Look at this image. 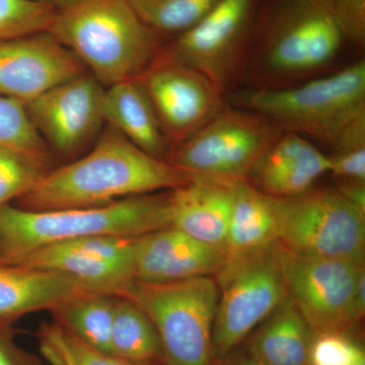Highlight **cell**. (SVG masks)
Wrapping results in <instances>:
<instances>
[{
	"label": "cell",
	"mask_w": 365,
	"mask_h": 365,
	"mask_svg": "<svg viewBox=\"0 0 365 365\" xmlns=\"http://www.w3.org/2000/svg\"><path fill=\"white\" fill-rule=\"evenodd\" d=\"M91 294L98 292L62 273L0 265V322L14 323L26 314L50 312L67 300Z\"/></svg>",
	"instance_id": "obj_19"
},
{
	"label": "cell",
	"mask_w": 365,
	"mask_h": 365,
	"mask_svg": "<svg viewBox=\"0 0 365 365\" xmlns=\"http://www.w3.org/2000/svg\"><path fill=\"white\" fill-rule=\"evenodd\" d=\"M105 117L139 150L165 160L169 141L145 88L138 79H130L106 88Z\"/></svg>",
	"instance_id": "obj_20"
},
{
	"label": "cell",
	"mask_w": 365,
	"mask_h": 365,
	"mask_svg": "<svg viewBox=\"0 0 365 365\" xmlns=\"http://www.w3.org/2000/svg\"><path fill=\"white\" fill-rule=\"evenodd\" d=\"M135 237L98 235L46 247L13 266L55 271L98 294L122 297L134 280Z\"/></svg>",
	"instance_id": "obj_14"
},
{
	"label": "cell",
	"mask_w": 365,
	"mask_h": 365,
	"mask_svg": "<svg viewBox=\"0 0 365 365\" xmlns=\"http://www.w3.org/2000/svg\"><path fill=\"white\" fill-rule=\"evenodd\" d=\"M39 339L43 354L54 365H134L91 347L55 323L41 327Z\"/></svg>",
	"instance_id": "obj_27"
},
{
	"label": "cell",
	"mask_w": 365,
	"mask_h": 365,
	"mask_svg": "<svg viewBox=\"0 0 365 365\" xmlns=\"http://www.w3.org/2000/svg\"><path fill=\"white\" fill-rule=\"evenodd\" d=\"M364 354L344 332L314 334L309 365H353Z\"/></svg>",
	"instance_id": "obj_31"
},
{
	"label": "cell",
	"mask_w": 365,
	"mask_h": 365,
	"mask_svg": "<svg viewBox=\"0 0 365 365\" xmlns=\"http://www.w3.org/2000/svg\"><path fill=\"white\" fill-rule=\"evenodd\" d=\"M0 146L13 150L39 165L52 170V153L36 130L19 101L0 96Z\"/></svg>",
	"instance_id": "obj_26"
},
{
	"label": "cell",
	"mask_w": 365,
	"mask_h": 365,
	"mask_svg": "<svg viewBox=\"0 0 365 365\" xmlns=\"http://www.w3.org/2000/svg\"><path fill=\"white\" fill-rule=\"evenodd\" d=\"M329 174L338 182L365 184V116L359 118L333 141Z\"/></svg>",
	"instance_id": "obj_28"
},
{
	"label": "cell",
	"mask_w": 365,
	"mask_h": 365,
	"mask_svg": "<svg viewBox=\"0 0 365 365\" xmlns=\"http://www.w3.org/2000/svg\"><path fill=\"white\" fill-rule=\"evenodd\" d=\"M56 14L38 0H0V40L49 31Z\"/></svg>",
	"instance_id": "obj_29"
},
{
	"label": "cell",
	"mask_w": 365,
	"mask_h": 365,
	"mask_svg": "<svg viewBox=\"0 0 365 365\" xmlns=\"http://www.w3.org/2000/svg\"><path fill=\"white\" fill-rule=\"evenodd\" d=\"M235 184L193 179L184 186L170 190V227L209 246L225 250Z\"/></svg>",
	"instance_id": "obj_18"
},
{
	"label": "cell",
	"mask_w": 365,
	"mask_h": 365,
	"mask_svg": "<svg viewBox=\"0 0 365 365\" xmlns=\"http://www.w3.org/2000/svg\"><path fill=\"white\" fill-rule=\"evenodd\" d=\"M277 240L294 253L364 264L365 213L336 188L272 198Z\"/></svg>",
	"instance_id": "obj_8"
},
{
	"label": "cell",
	"mask_w": 365,
	"mask_h": 365,
	"mask_svg": "<svg viewBox=\"0 0 365 365\" xmlns=\"http://www.w3.org/2000/svg\"><path fill=\"white\" fill-rule=\"evenodd\" d=\"M112 355L129 364L163 362L165 356L157 328L140 307L117 297L111 333Z\"/></svg>",
	"instance_id": "obj_23"
},
{
	"label": "cell",
	"mask_w": 365,
	"mask_h": 365,
	"mask_svg": "<svg viewBox=\"0 0 365 365\" xmlns=\"http://www.w3.org/2000/svg\"><path fill=\"white\" fill-rule=\"evenodd\" d=\"M336 189L352 205L365 213V184L361 182H338Z\"/></svg>",
	"instance_id": "obj_34"
},
{
	"label": "cell",
	"mask_w": 365,
	"mask_h": 365,
	"mask_svg": "<svg viewBox=\"0 0 365 365\" xmlns=\"http://www.w3.org/2000/svg\"><path fill=\"white\" fill-rule=\"evenodd\" d=\"M190 181L174 165L139 150L106 124L88 153L48 170L16 201L26 210L98 207L128 197L170 191Z\"/></svg>",
	"instance_id": "obj_1"
},
{
	"label": "cell",
	"mask_w": 365,
	"mask_h": 365,
	"mask_svg": "<svg viewBox=\"0 0 365 365\" xmlns=\"http://www.w3.org/2000/svg\"><path fill=\"white\" fill-rule=\"evenodd\" d=\"M227 260L225 250L175 227L139 235L134 241V279L139 282L169 283L213 276Z\"/></svg>",
	"instance_id": "obj_16"
},
{
	"label": "cell",
	"mask_w": 365,
	"mask_h": 365,
	"mask_svg": "<svg viewBox=\"0 0 365 365\" xmlns=\"http://www.w3.org/2000/svg\"><path fill=\"white\" fill-rule=\"evenodd\" d=\"M136 79L150 98L170 148L193 135L227 106L225 93L206 76L170 59L163 50Z\"/></svg>",
	"instance_id": "obj_13"
},
{
	"label": "cell",
	"mask_w": 365,
	"mask_h": 365,
	"mask_svg": "<svg viewBox=\"0 0 365 365\" xmlns=\"http://www.w3.org/2000/svg\"><path fill=\"white\" fill-rule=\"evenodd\" d=\"M288 299L314 334L347 332L365 314L364 264L294 253L276 244Z\"/></svg>",
	"instance_id": "obj_7"
},
{
	"label": "cell",
	"mask_w": 365,
	"mask_h": 365,
	"mask_svg": "<svg viewBox=\"0 0 365 365\" xmlns=\"http://www.w3.org/2000/svg\"><path fill=\"white\" fill-rule=\"evenodd\" d=\"M46 173L29 158L0 146V205L30 191Z\"/></svg>",
	"instance_id": "obj_30"
},
{
	"label": "cell",
	"mask_w": 365,
	"mask_h": 365,
	"mask_svg": "<svg viewBox=\"0 0 365 365\" xmlns=\"http://www.w3.org/2000/svg\"><path fill=\"white\" fill-rule=\"evenodd\" d=\"M246 351L267 365H309L314 333L288 297L250 334Z\"/></svg>",
	"instance_id": "obj_21"
},
{
	"label": "cell",
	"mask_w": 365,
	"mask_h": 365,
	"mask_svg": "<svg viewBox=\"0 0 365 365\" xmlns=\"http://www.w3.org/2000/svg\"><path fill=\"white\" fill-rule=\"evenodd\" d=\"M117 297L91 294L74 297L50 311L54 323L100 351H111V333Z\"/></svg>",
	"instance_id": "obj_24"
},
{
	"label": "cell",
	"mask_w": 365,
	"mask_h": 365,
	"mask_svg": "<svg viewBox=\"0 0 365 365\" xmlns=\"http://www.w3.org/2000/svg\"><path fill=\"white\" fill-rule=\"evenodd\" d=\"M106 88L90 72L69 79L26 104L50 153L76 160L104 130Z\"/></svg>",
	"instance_id": "obj_12"
},
{
	"label": "cell",
	"mask_w": 365,
	"mask_h": 365,
	"mask_svg": "<svg viewBox=\"0 0 365 365\" xmlns=\"http://www.w3.org/2000/svg\"><path fill=\"white\" fill-rule=\"evenodd\" d=\"M276 244L227 258L213 275L218 287L212 335L215 360L235 350L287 299Z\"/></svg>",
	"instance_id": "obj_10"
},
{
	"label": "cell",
	"mask_w": 365,
	"mask_h": 365,
	"mask_svg": "<svg viewBox=\"0 0 365 365\" xmlns=\"http://www.w3.org/2000/svg\"><path fill=\"white\" fill-rule=\"evenodd\" d=\"M353 365H365V354L362 355L361 357Z\"/></svg>",
	"instance_id": "obj_37"
},
{
	"label": "cell",
	"mask_w": 365,
	"mask_h": 365,
	"mask_svg": "<svg viewBox=\"0 0 365 365\" xmlns=\"http://www.w3.org/2000/svg\"><path fill=\"white\" fill-rule=\"evenodd\" d=\"M14 323L0 322V365H45L37 355L16 342Z\"/></svg>",
	"instance_id": "obj_33"
},
{
	"label": "cell",
	"mask_w": 365,
	"mask_h": 365,
	"mask_svg": "<svg viewBox=\"0 0 365 365\" xmlns=\"http://www.w3.org/2000/svg\"><path fill=\"white\" fill-rule=\"evenodd\" d=\"M88 72L49 31L0 40V96L23 104Z\"/></svg>",
	"instance_id": "obj_15"
},
{
	"label": "cell",
	"mask_w": 365,
	"mask_h": 365,
	"mask_svg": "<svg viewBox=\"0 0 365 365\" xmlns=\"http://www.w3.org/2000/svg\"><path fill=\"white\" fill-rule=\"evenodd\" d=\"M38 1L43 2V4H47V6H51L59 11L78 4L81 0H38Z\"/></svg>",
	"instance_id": "obj_36"
},
{
	"label": "cell",
	"mask_w": 365,
	"mask_h": 365,
	"mask_svg": "<svg viewBox=\"0 0 365 365\" xmlns=\"http://www.w3.org/2000/svg\"><path fill=\"white\" fill-rule=\"evenodd\" d=\"M277 242L271 197L247 182H237L225 245L227 258L254 253Z\"/></svg>",
	"instance_id": "obj_22"
},
{
	"label": "cell",
	"mask_w": 365,
	"mask_h": 365,
	"mask_svg": "<svg viewBox=\"0 0 365 365\" xmlns=\"http://www.w3.org/2000/svg\"><path fill=\"white\" fill-rule=\"evenodd\" d=\"M49 32L106 88L138 78L163 46L128 0H81L57 11Z\"/></svg>",
	"instance_id": "obj_4"
},
{
	"label": "cell",
	"mask_w": 365,
	"mask_h": 365,
	"mask_svg": "<svg viewBox=\"0 0 365 365\" xmlns=\"http://www.w3.org/2000/svg\"><path fill=\"white\" fill-rule=\"evenodd\" d=\"M167 227L169 191L91 208L26 210L4 204L0 205V265H13L37 250L81 237H136Z\"/></svg>",
	"instance_id": "obj_3"
},
{
	"label": "cell",
	"mask_w": 365,
	"mask_h": 365,
	"mask_svg": "<svg viewBox=\"0 0 365 365\" xmlns=\"http://www.w3.org/2000/svg\"><path fill=\"white\" fill-rule=\"evenodd\" d=\"M225 97L234 107L258 113L282 131L332 143L348 125L365 116V62L306 83L245 88Z\"/></svg>",
	"instance_id": "obj_5"
},
{
	"label": "cell",
	"mask_w": 365,
	"mask_h": 365,
	"mask_svg": "<svg viewBox=\"0 0 365 365\" xmlns=\"http://www.w3.org/2000/svg\"><path fill=\"white\" fill-rule=\"evenodd\" d=\"M126 297L150 317L168 365H215L213 326L218 287L213 276L169 283L134 280Z\"/></svg>",
	"instance_id": "obj_6"
},
{
	"label": "cell",
	"mask_w": 365,
	"mask_h": 365,
	"mask_svg": "<svg viewBox=\"0 0 365 365\" xmlns=\"http://www.w3.org/2000/svg\"><path fill=\"white\" fill-rule=\"evenodd\" d=\"M137 365H155L153 364H137Z\"/></svg>",
	"instance_id": "obj_38"
},
{
	"label": "cell",
	"mask_w": 365,
	"mask_h": 365,
	"mask_svg": "<svg viewBox=\"0 0 365 365\" xmlns=\"http://www.w3.org/2000/svg\"><path fill=\"white\" fill-rule=\"evenodd\" d=\"M330 160L307 137L284 132L261 153L246 182L264 195L289 198L313 188Z\"/></svg>",
	"instance_id": "obj_17"
},
{
	"label": "cell",
	"mask_w": 365,
	"mask_h": 365,
	"mask_svg": "<svg viewBox=\"0 0 365 365\" xmlns=\"http://www.w3.org/2000/svg\"><path fill=\"white\" fill-rule=\"evenodd\" d=\"M345 41L361 49L365 42V0H328Z\"/></svg>",
	"instance_id": "obj_32"
},
{
	"label": "cell",
	"mask_w": 365,
	"mask_h": 365,
	"mask_svg": "<svg viewBox=\"0 0 365 365\" xmlns=\"http://www.w3.org/2000/svg\"><path fill=\"white\" fill-rule=\"evenodd\" d=\"M255 0H220L193 28L163 46L170 59L202 73L227 96L242 81Z\"/></svg>",
	"instance_id": "obj_11"
},
{
	"label": "cell",
	"mask_w": 365,
	"mask_h": 365,
	"mask_svg": "<svg viewBox=\"0 0 365 365\" xmlns=\"http://www.w3.org/2000/svg\"><path fill=\"white\" fill-rule=\"evenodd\" d=\"M139 18L160 37L177 36L197 25L220 0H128Z\"/></svg>",
	"instance_id": "obj_25"
},
{
	"label": "cell",
	"mask_w": 365,
	"mask_h": 365,
	"mask_svg": "<svg viewBox=\"0 0 365 365\" xmlns=\"http://www.w3.org/2000/svg\"><path fill=\"white\" fill-rule=\"evenodd\" d=\"M344 42L328 0H273L254 26L242 81L252 88L297 85L330 66Z\"/></svg>",
	"instance_id": "obj_2"
},
{
	"label": "cell",
	"mask_w": 365,
	"mask_h": 365,
	"mask_svg": "<svg viewBox=\"0 0 365 365\" xmlns=\"http://www.w3.org/2000/svg\"><path fill=\"white\" fill-rule=\"evenodd\" d=\"M215 365H267L261 362L260 360L255 359L248 352L235 351L222 356V359L215 360Z\"/></svg>",
	"instance_id": "obj_35"
},
{
	"label": "cell",
	"mask_w": 365,
	"mask_h": 365,
	"mask_svg": "<svg viewBox=\"0 0 365 365\" xmlns=\"http://www.w3.org/2000/svg\"><path fill=\"white\" fill-rule=\"evenodd\" d=\"M282 130L258 113L227 107L170 148L165 162L190 179L246 182L255 162Z\"/></svg>",
	"instance_id": "obj_9"
}]
</instances>
